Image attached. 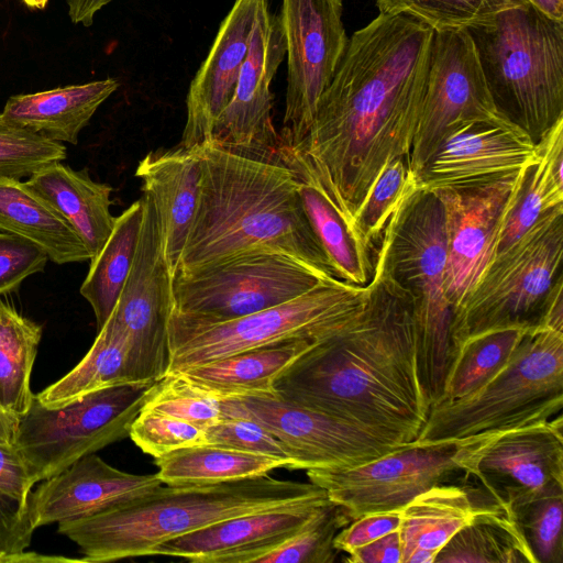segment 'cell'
<instances>
[{
    "label": "cell",
    "instance_id": "cell-1",
    "mask_svg": "<svg viewBox=\"0 0 563 563\" xmlns=\"http://www.w3.org/2000/svg\"><path fill=\"white\" fill-rule=\"evenodd\" d=\"M433 32L415 18L380 13L355 31L308 133L280 152V163L316 187L351 231L384 168L409 158Z\"/></svg>",
    "mask_w": 563,
    "mask_h": 563
},
{
    "label": "cell",
    "instance_id": "cell-2",
    "mask_svg": "<svg viewBox=\"0 0 563 563\" xmlns=\"http://www.w3.org/2000/svg\"><path fill=\"white\" fill-rule=\"evenodd\" d=\"M284 401L353 422L390 442H413L430 401L417 368L409 296L374 264L363 310L313 343L275 380Z\"/></svg>",
    "mask_w": 563,
    "mask_h": 563
},
{
    "label": "cell",
    "instance_id": "cell-3",
    "mask_svg": "<svg viewBox=\"0 0 563 563\" xmlns=\"http://www.w3.org/2000/svg\"><path fill=\"white\" fill-rule=\"evenodd\" d=\"M299 184L283 163L203 145L198 207L175 276L247 253L275 252L338 278L306 214Z\"/></svg>",
    "mask_w": 563,
    "mask_h": 563
},
{
    "label": "cell",
    "instance_id": "cell-4",
    "mask_svg": "<svg viewBox=\"0 0 563 563\" xmlns=\"http://www.w3.org/2000/svg\"><path fill=\"white\" fill-rule=\"evenodd\" d=\"M329 500L316 484L268 474L210 485H166L89 517L63 521L84 562L152 555L161 544L219 521L256 511Z\"/></svg>",
    "mask_w": 563,
    "mask_h": 563
},
{
    "label": "cell",
    "instance_id": "cell-5",
    "mask_svg": "<svg viewBox=\"0 0 563 563\" xmlns=\"http://www.w3.org/2000/svg\"><path fill=\"white\" fill-rule=\"evenodd\" d=\"M465 30L496 109L537 144L563 118V21L527 2Z\"/></svg>",
    "mask_w": 563,
    "mask_h": 563
},
{
    "label": "cell",
    "instance_id": "cell-6",
    "mask_svg": "<svg viewBox=\"0 0 563 563\" xmlns=\"http://www.w3.org/2000/svg\"><path fill=\"white\" fill-rule=\"evenodd\" d=\"M409 296L417 368L430 407L440 398L452 361V308L445 295L444 212L433 191L418 189L388 221L374 257Z\"/></svg>",
    "mask_w": 563,
    "mask_h": 563
},
{
    "label": "cell",
    "instance_id": "cell-7",
    "mask_svg": "<svg viewBox=\"0 0 563 563\" xmlns=\"http://www.w3.org/2000/svg\"><path fill=\"white\" fill-rule=\"evenodd\" d=\"M563 407V332L530 329L509 362L474 394L434 405L413 444H434L547 421Z\"/></svg>",
    "mask_w": 563,
    "mask_h": 563
},
{
    "label": "cell",
    "instance_id": "cell-8",
    "mask_svg": "<svg viewBox=\"0 0 563 563\" xmlns=\"http://www.w3.org/2000/svg\"><path fill=\"white\" fill-rule=\"evenodd\" d=\"M367 285L325 278L280 305L232 320L210 322L172 311L169 373L288 340L319 341L349 324L364 308Z\"/></svg>",
    "mask_w": 563,
    "mask_h": 563
},
{
    "label": "cell",
    "instance_id": "cell-9",
    "mask_svg": "<svg viewBox=\"0 0 563 563\" xmlns=\"http://www.w3.org/2000/svg\"><path fill=\"white\" fill-rule=\"evenodd\" d=\"M563 206L544 213L495 255L451 323L452 357L466 339L504 328L543 325L547 305L562 276Z\"/></svg>",
    "mask_w": 563,
    "mask_h": 563
},
{
    "label": "cell",
    "instance_id": "cell-10",
    "mask_svg": "<svg viewBox=\"0 0 563 563\" xmlns=\"http://www.w3.org/2000/svg\"><path fill=\"white\" fill-rule=\"evenodd\" d=\"M155 382L110 386L59 408L36 398L20 419L16 449L36 484L74 462L129 437Z\"/></svg>",
    "mask_w": 563,
    "mask_h": 563
},
{
    "label": "cell",
    "instance_id": "cell-11",
    "mask_svg": "<svg viewBox=\"0 0 563 563\" xmlns=\"http://www.w3.org/2000/svg\"><path fill=\"white\" fill-rule=\"evenodd\" d=\"M484 435L406 443L354 466L308 470L307 476L332 503L344 507L352 520L372 512L400 511L417 495L464 474L466 453Z\"/></svg>",
    "mask_w": 563,
    "mask_h": 563
},
{
    "label": "cell",
    "instance_id": "cell-12",
    "mask_svg": "<svg viewBox=\"0 0 563 563\" xmlns=\"http://www.w3.org/2000/svg\"><path fill=\"white\" fill-rule=\"evenodd\" d=\"M327 277L307 264L275 252L247 253L197 274L173 279V310L219 322L289 301Z\"/></svg>",
    "mask_w": 563,
    "mask_h": 563
},
{
    "label": "cell",
    "instance_id": "cell-13",
    "mask_svg": "<svg viewBox=\"0 0 563 563\" xmlns=\"http://www.w3.org/2000/svg\"><path fill=\"white\" fill-rule=\"evenodd\" d=\"M279 20L287 56L280 152L308 133L318 102L344 56L349 37L343 0H282Z\"/></svg>",
    "mask_w": 563,
    "mask_h": 563
},
{
    "label": "cell",
    "instance_id": "cell-14",
    "mask_svg": "<svg viewBox=\"0 0 563 563\" xmlns=\"http://www.w3.org/2000/svg\"><path fill=\"white\" fill-rule=\"evenodd\" d=\"M143 217L130 274L112 314L130 347L134 382H156L169 373L168 321L173 311V275L163 253L151 197H142Z\"/></svg>",
    "mask_w": 563,
    "mask_h": 563
},
{
    "label": "cell",
    "instance_id": "cell-15",
    "mask_svg": "<svg viewBox=\"0 0 563 563\" xmlns=\"http://www.w3.org/2000/svg\"><path fill=\"white\" fill-rule=\"evenodd\" d=\"M470 121L510 122L494 104L468 32L465 29L434 30L409 154L416 177L443 136Z\"/></svg>",
    "mask_w": 563,
    "mask_h": 563
},
{
    "label": "cell",
    "instance_id": "cell-16",
    "mask_svg": "<svg viewBox=\"0 0 563 563\" xmlns=\"http://www.w3.org/2000/svg\"><path fill=\"white\" fill-rule=\"evenodd\" d=\"M286 55L279 16L260 10L233 96L219 117L212 142L249 157L279 162V133L273 124L272 81Z\"/></svg>",
    "mask_w": 563,
    "mask_h": 563
},
{
    "label": "cell",
    "instance_id": "cell-17",
    "mask_svg": "<svg viewBox=\"0 0 563 563\" xmlns=\"http://www.w3.org/2000/svg\"><path fill=\"white\" fill-rule=\"evenodd\" d=\"M236 398L245 418L254 419L282 441L295 470L354 466L397 446L353 422L284 401L276 395Z\"/></svg>",
    "mask_w": 563,
    "mask_h": 563
},
{
    "label": "cell",
    "instance_id": "cell-18",
    "mask_svg": "<svg viewBox=\"0 0 563 563\" xmlns=\"http://www.w3.org/2000/svg\"><path fill=\"white\" fill-rule=\"evenodd\" d=\"M563 418L484 435L466 453L464 477L473 476L495 503L563 485Z\"/></svg>",
    "mask_w": 563,
    "mask_h": 563
},
{
    "label": "cell",
    "instance_id": "cell-19",
    "mask_svg": "<svg viewBox=\"0 0 563 563\" xmlns=\"http://www.w3.org/2000/svg\"><path fill=\"white\" fill-rule=\"evenodd\" d=\"M538 157L537 144L506 121H470L451 129L417 175L427 191L463 189L514 178Z\"/></svg>",
    "mask_w": 563,
    "mask_h": 563
},
{
    "label": "cell",
    "instance_id": "cell-20",
    "mask_svg": "<svg viewBox=\"0 0 563 563\" xmlns=\"http://www.w3.org/2000/svg\"><path fill=\"white\" fill-rule=\"evenodd\" d=\"M518 175L477 187L433 191L444 212L445 295L452 312L494 256L501 216Z\"/></svg>",
    "mask_w": 563,
    "mask_h": 563
},
{
    "label": "cell",
    "instance_id": "cell-21",
    "mask_svg": "<svg viewBox=\"0 0 563 563\" xmlns=\"http://www.w3.org/2000/svg\"><path fill=\"white\" fill-rule=\"evenodd\" d=\"M268 0H235L211 48L192 78L186 98V123L178 145L212 142L214 125L230 102L247 55L256 16Z\"/></svg>",
    "mask_w": 563,
    "mask_h": 563
},
{
    "label": "cell",
    "instance_id": "cell-22",
    "mask_svg": "<svg viewBox=\"0 0 563 563\" xmlns=\"http://www.w3.org/2000/svg\"><path fill=\"white\" fill-rule=\"evenodd\" d=\"M331 500L235 516L157 547L152 555L196 563H256L299 532Z\"/></svg>",
    "mask_w": 563,
    "mask_h": 563
},
{
    "label": "cell",
    "instance_id": "cell-23",
    "mask_svg": "<svg viewBox=\"0 0 563 563\" xmlns=\"http://www.w3.org/2000/svg\"><path fill=\"white\" fill-rule=\"evenodd\" d=\"M162 484L156 474L126 473L91 453L43 481L31 492L27 512L34 529H37L92 516Z\"/></svg>",
    "mask_w": 563,
    "mask_h": 563
},
{
    "label": "cell",
    "instance_id": "cell-24",
    "mask_svg": "<svg viewBox=\"0 0 563 563\" xmlns=\"http://www.w3.org/2000/svg\"><path fill=\"white\" fill-rule=\"evenodd\" d=\"M135 176L153 201L163 253L174 277L198 207L201 147L177 145L150 152L140 161Z\"/></svg>",
    "mask_w": 563,
    "mask_h": 563
},
{
    "label": "cell",
    "instance_id": "cell-25",
    "mask_svg": "<svg viewBox=\"0 0 563 563\" xmlns=\"http://www.w3.org/2000/svg\"><path fill=\"white\" fill-rule=\"evenodd\" d=\"M114 78L11 96L2 110L10 123L54 142L78 143L80 131L119 88Z\"/></svg>",
    "mask_w": 563,
    "mask_h": 563
},
{
    "label": "cell",
    "instance_id": "cell-26",
    "mask_svg": "<svg viewBox=\"0 0 563 563\" xmlns=\"http://www.w3.org/2000/svg\"><path fill=\"white\" fill-rule=\"evenodd\" d=\"M25 184L66 219L92 257L101 250L117 218L110 212L111 186L62 162L42 167Z\"/></svg>",
    "mask_w": 563,
    "mask_h": 563
},
{
    "label": "cell",
    "instance_id": "cell-27",
    "mask_svg": "<svg viewBox=\"0 0 563 563\" xmlns=\"http://www.w3.org/2000/svg\"><path fill=\"white\" fill-rule=\"evenodd\" d=\"M537 159L519 173L501 216L494 256L514 244L544 213L563 206V118L537 143Z\"/></svg>",
    "mask_w": 563,
    "mask_h": 563
},
{
    "label": "cell",
    "instance_id": "cell-28",
    "mask_svg": "<svg viewBox=\"0 0 563 563\" xmlns=\"http://www.w3.org/2000/svg\"><path fill=\"white\" fill-rule=\"evenodd\" d=\"M317 341L296 339L239 352L177 372L219 398L275 395L278 376Z\"/></svg>",
    "mask_w": 563,
    "mask_h": 563
},
{
    "label": "cell",
    "instance_id": "cell-29",
    "mask_svg": "<svg viewBox=\"0 0 563 563\" xmlns=\"http://www.w3.org/2000/svg\"><path fill=\"white\" fill-rule=\"evenodd\" d=\"M0 232L23 238L56 264L86 262L91 254L66 219L25 181L0 177Z\"/></svg>",
    "mask_w": 563,
    "mask_h": 563
},
{
    "label": "cell",
    "instance_id": "cell-30",
    "mask_svg": "<svg viewBox=\"0 0 563 563\" xmlns=\"http://www.w3.org/2000/svg\"><path fill=\"white\" fill-rule=\"evenodd\" d=\"M434 563H537L508 507L483 504L437 553Z\"/></svg>",
    "mask_w": 563,
    "mask_h": 563
},
{
    "label": "cell",
    "instance_id": "cell-31",
    "mask_svg": "<svg viewBox=\"0 0 563 563\" xmlns=\"http://www.w3.org/2000/svg\"><path fill=\"white\" fill-rule=\"evenodd\" d=\"M134 382L128 339L111 313L81 361L65 376L35 395L46 408H59L90 393Z\"/></svg>",
    "mask_w": 563,
    "mask_h": 563
},
{
    "label": "cell",
    "instance_id": "cell-32",
    "mask_svg": "<svg viewBox=\"0 0 563 563\" xmlns=\"http://www.w3.org/2000/svg\"><path fill=\"white\" fill-rule=\"evenodd\" d=\"M481 505L466 488L456 485H437L417 495L401 510V563L416 549L438 553L473 519Z\"/></svg>",
    "mask_w": 563,
    "mask_h": 563
},
{
    "label": "cell",
    "instance_id": "cell-33",
    "mask_svg": "<svg viewBox=\"0 0 563 563\" xmlns=\"http://www.w3.org/2000/svg\"><path fill=\"white\" fill-rule=\"evenodd\" d=\"M154 459L156 475L167 485H210L289 468L280 459L211 444L187 446Z\"/></svg>",
    "mask_w": 563,
    "mask_h": 563
},
{
    "label": "cell",
    "instance_id": "cell-34",
    "mask_svg": "<svg viewBox=\"0 0 563 563\" xmlns=\"http://www.w3.org/2000/svg\"><path fill=\"white\" fill-rule=\"evenodd\" d=\"M143 217L142 198L115 218L113 230L90 260L80 294L90 303L98 330L112 313L130 274Z\"/></svg>",
    "mask_w": 563,
    "mask_h": 563
},
{
    "label": "cell",
    "instance_id": "cell-35",
    "mask_svg": "<svg viewBox=\"0 0 563 563\" xmlns=\"http://www.w3.org/2000/svg\"><path fill=\"white\" fill-rule=\"evenodd\" d=\"M43 329L0 299V406L22 418L35 395L30 379Z\"/></svg>",
    "mask_w": 563,
    "mask_h": 563
},
{
    "label": "cell",
    "instance_id": "cell-36",
    "mask_svg": "<svg viewBox=\"0 0 563 563\" xmlns=\"http://www.w3.org/2000/svg\"><path fill=\"white\" fill-rule=\"evenodd\" d=\"M529 330H490L462 342L453 354L443 391L434 405L461 399L477 391L509 362Z\"/></svg>",
    "mask_w": 563,
    "mask_h": 563
},
{
    "label": "cell",
    "instance_id": "cell-37",
    "mask_svg": "<svg viewBox=\"0 0 563 563\" xmlns=\"http://www.w3.org/2000/svg\"><path fill=\"white\" fill-rule=\"evenodd\" d=\"M298 192L338 278L354 286H366L374 272L373 257L361 247L347 223L316 187L300 180Z\"/></svg>",
    "mask_w": 563,
    "mask_h": 563
},
{
    "label": "cell",
    "instance_id": "cell-38",
    "mask_svg": "<svg viewBox=\"0 0 563 563\" xmlns=\"http://www.w3.org/2000/svg\"><path fill=\"white\" fill-rule=\"evenodd\" d=\"M418 189V179L407 157L393 159L375 181L352 224L357 243L373 260L388 221Z\"/></svg>",
    "mask_w": 563,
    "mask_h": 563
},
{
    "label": "cell",
    "instance_id": "cell-39",
    "mask_svg": "<svg viewBox=\"0 0 563 563\" xmlns=\"http://www.w3.org/2000/svg\"><path fill=\"white\" fill-rule=\"evenodd\" d=\"M506 507L537 563H563V485L526 493Z\"/></svg>",
    "mask_w": 563,
    "mask_h": 563
},
{
    "label": "cell",
    "instance_id": "cell-40",
    "mask_svg": "<svg viewBox=\"0 0 563 563\" xmlns=\"http://www.w3.org/2000/svg\"><path fill=\"white\" fill-rule=\"evenodd\" d=\"M142 410L183 419L203 429L221 420L245 418L238 398L216 397L178 373H168L154 383Z\"/></svg>",
    "mask_w": 563,
    "mask_h": 563
},
{
    "label": "cell",
    "instance_id": "cell-41",
    "mask_svg": "<svg viewBox=\"0 0 563 563\" xmlns=\"http://www.w3.org/2000/svg\"><path fill=\"white\" fill-rule=\"evenodd\" d=\"M380 14L415 18L433 30L466 29L528 0H375Z\"/></svg>",
    "mask_w": 563,
    "mask_h": 563
},
{
    "label": "cell",
    "instance_id": "cell-42",
    "mask_svg": "<svg viewBox=\"0 0 563 563\" xmlns=\"http://www.w3.org/2000/svg\"><path fill=\"white\" fill-rule=\"evenodd\" d=\"M350 522L352 518L346 509L331 501L292 538L256 563H333L340 552L334 548V538Z\"/></svg>",
    "mask_w": 563,
    "mask_h": 563
},
{
    "label": "cell",
    "instance_id": "cell-43",
    "mask_svg": "<svg viewBox=\"0 0 563 563\" xmlns=\"http://www.w3.org/2000/svg\"><path fill=\"white\" fill-rule=\"evenodd\" d=\"M66 147L10 123L0 112V177L29 178L42 167L63 162Z\"/></svg>",
    "mask_w": 563,
    "mask_h": 563
},
{
    "label": "cell",
    "instance_id": "cell-44",
    "mask_svg": "<svg viewBox=\"0 0 563 563\" xmlns=\"http://www.w3.org/2000/svg\"><path fill=\"white\" fill-rule=\"evenodd\" d=\"M129 437L144 453L158 457L169 452L206 443L205 429L164 413L141 410Z\"/></svg>",
    "mask_w": 563,
    "mask_h": 563
},
{
    "label": "cell",
    "instance_id": "cell-45",
    "mask_svg": "<svg viewBox=\"0 0 563 563\" xmlns=\"http://www.w3.org/2000/svg\"><path fill=\"white\" fill-rule=\"evenodd\" d=\"M206 443L234 450L273 456L295 463L282 441L252 418H233L212 423L205 428Z\"/></svg>",
    "mask_w": 563,
    "mask_h": 563
},
{
    "label": "cell",
    "instance_id": "cell-46",
    "mask_svg": "<svg viewBox=\"0 0 563 563\" xmlns=\"http://www.w3.org/2000/svg\"><path fill=\"white\" fill-rule=\"evenodd\" d=\"M47 261V254L36 244L0 232V297L16 290L26 277L42 272Z\"/></svg>",
    "mask_w": 563,
    "mask_h": 563
},
{
    "label": "cell",
    "instance_id": "cell-47",
    "mask_svg": "<svg viewBox=\"0 0 563 563\" xmlns=\"http://www.w3.org/2000/svg\"><path fill=\"white\" fill-rule=\"evenodd\" d=\"M400 522L401 510L363 515L338 532L333 541L334 548L350 553L358 547L399 529Z\"/></svg>",
    "mask_w": 563,
    "mask_h": 563
},
{
    "label": "cell",
    "instance_id": "cell-48",
    "mask_svg": "<svg viewBox=\"0 0 563 563\" xmlns=\"http://www.w3.org/2000/svg\"><path fill=\"white\" fill-rule=\"evenodd\" d=\"M34 530L27 506L23 507L0 493V553L18 555L25 552Z\"/></svg>",
    "mask_w": 563,
    "mask_h": 563
},
{
    "label": "cell",
    "instance_id": "cell-49",
    "mask_svg": "<svg viewBox=\"0 0 563 563\" xmlns=\"http://www.w3.org/2000/svg\"><path fill=\"white\" fill-rule=\"evenodd\" d=\"M35 484L16 446L0 445V493L25 507Z\"/></svg>",
    "mask_w": 563,
    "mask_h": 563
},
{
    "label": "cell",
    "instance_id": "cell-50",
    "mask_svg": "<svg viewBox=\"0 0 563 563\" xmlns=\"http://www.w3.org/2000/svg\"><path fill=\"white\" fill-rule=\"evenodd\" d=\"M345 561L350 563H401L399 529L354 549L347 553Z\"/></svg>",
    "mask_w": 563,
    "mask_h": 563
},
{
    "label": "cell",
    "instance_id": "cell-51",
    "mask_svg": "<svg viewBox=\"0 0 563 563\" xmlns=\"http://www.w3.org/2000/svg\"><path fill=\"white\" fill-rule=\"evenodd\" d=\"M113 0H66L68 15L73 23L90 26L95 15Z\"/></svg>",
    "mask_w": 563,
    "mask_h": 563
},
{
    "label": "cell",
    "instance_id": "cell-52",
    "mask_svg": "<svg viewBox=\"0 0 563 563\" xmlns=\"http://www.w3.org/2000/svg\"><path fill=\"white\" fill-rule=\"evenodd\" d=\"M20 419L21 418L0 406V445L15 446L19 435Z\"/></svg>",
    "mask_w": 563,
    "mask_h": 563
},
{
    "label": "cell",
    "instance_id": "cell-53",
    "mask_svg": "<svg viewBox=\"0 0 563 563\" xmlns=\"http://www.w3.org/2000/svg\"><path fill=\"white\" fill-rule=\"evenodd\" d=\"M60 561L62 556L42 555L26 551L18 555H4L0 553V563H45Z\"/></svg>",
    "mask_w": 563,
    "mask_h": 563
},
{
    "label": "cell",
    "instance_id": "cell-54",
    "mask_svg": "<svg viewBox=\"0 0 563 563\" xmlns=\"http://www.w3.org/2000/svg\"><path fill=\"white\" fill-rule=\"evenodd\" d=\"M551 19L563 21V0H528Z\"/></svg>",
    "mask_w": 563,
    "mask_h": 563
},
{
    "label": "cell",
    "instance_id": "cell-55",
    "mask_svg": "<svg viewBox=\"0 0 563 563\" xmlns=\"http://www.w3.org/2000/svg\"><path fill=\"white\" fill-rule=\"evenodd\" d=\"M48 0H23V2L32 9H44Z\"/></svg>",
    "mask_w": 563,
    "mask_h": 563
}]
</instances>
